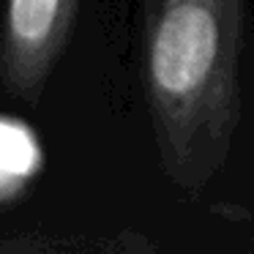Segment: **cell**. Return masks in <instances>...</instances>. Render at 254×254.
<instances>
[{"mask_svg":"<svg viewBox=\"0 0 254 254\" xmlns=\"http://www.w3.org/2000/svg\"><path fill=\"white\" fill-rule=\"evenodd\" d=\"M79 0H8L0 36V79L11 96L36 104L68 44Z\"/></svg>","mask_w":254,"mask_h":254,"instance_id":"cell-2","label":"cell"},{"mask_svg":"<svg viewBox=\"0 0 254 254\" xmlns=\"http://www.w3.org/2000/svg\"><path fill=\"white\" fill-rule=\"evenodd\" d=\"M249 0H145L142 68L161 167L197 191L224 164L241 110Z\"/></svg>","mask_w":254,"mask_h":254,"instance_id":"cell-1","label":"cell"}]
</instances>
